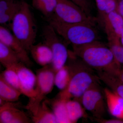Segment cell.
<instances>
[{"instance_id": "1", "label": "cell", "mask_w": 123, "mask_h": 123, "mask_svg": "<svg viewBox=\"0 0 123 123\" xmlns=\"http://www.w3.org/2000/svg\"><path fill=\"white\" fill-rule=\"evenodd\" d=\"M66 64L70 70V81L58 97L66 100L73 98L80 102L85 92L92 86L99 85L101 80L94 69L73 52L69 51Z\"/></svg>"}, {"instance_id": "2", "label": "cell", "mask_w": 123, "mask_h": 123, "mask_svg": "<svg viewBox=\"0 0 123 123\" xmlns=\"http://www.w3.org/2000/svg\"><path fill=\"white\" fill-rule=\"evenodd\" d=\"M72 47L73 53L93 69L118 76L122 65L115 59L108 45L98 40Z\"/></svg>"}, {"instance_id": "3", "label": "cell", "mask_w": 123, "mask_h": 123, "mask_svg": "<svg viewBox=\"0 0 123 123\" xmlns=\"http://www.w3.org/2000/svg\"><path fill=\"white\" fill-rule=\"evenodd\" d=\"M48 24L66 42L79 46L99 40V34L95 25L86 23H66L54 20Z\"/></svg>"}, {"instance_id": "4", "label": "cell", "mask_w": 123, "mask_h": 123, "mask_svg": "<svg viewBox=\"0 0 123 123\" xmlns=\"http://www.w3.org/2000/svg\"><path fill=\"white\" fill-rule=\"evenodd\" d=\"M11 23L12 34L29 52L35 43L37 30L30 6L25 0H22L21 7Z\"/></svg>"}, {"instance_id": "5", "label": "cell", "mask_w": 123, "mask_h": 123, "mask_svg": "<svg viewBox=\"0 0 123 123\" xmlns=\"http://www.w3.org/2000/svg\"><path fill=\"white\" fill-rule=\"evenodd\" d=\"M60 36L49 24L44 26L42 29L43 42L52 52L53 59L50 65L55 73L66 65L69 55L66 44Z\"/></svg>"}, {"instance_id": "6", "label": "cell", "mask_w": 123, "mask_h": 123, "mask_svg": "<svg viewBox=\"0 0 123 123\" xmlns=\"http://www.w3.org/2000/svg\"><path fill=\"white\" fill-rule=\"evenodd\" d=\"M52 17L54 20L66 23H86L95 25L96 18L91 17L71 0H57Z\"/></svg>"}, {"instance_id": "7", "label": "cell", "mask_w": 123, "mask_h": 123, "mask_svg": "<svg viewBox=\"0 0 123 123\" xmlns=\"http://www.w3.org/2000/svg\"><path fill=\"white\" fill-rule=\"evenodd\" d=\"M37 73L36 96L30 100L26 108L33 115L35 114L42 101L50 93L55 85V72L50 65L44 66Z\"/></svg>"}, {"instance_id": "8", "label": "cell", "mask_w": 123, "mask_h": 123, "mask_svg": "<svg viewBox=\"0 0 123 123\" xmlns=\"http://www.w3.org/2000/svg\"><path fill=\"white\" fill-rule=\"evenodd\" d=\"M99 85L92 86L86 91L80 102L86 110L90 112L94 118H102L106 114V103Z\"/></svg>"}, {"instance_id": "9", "label": "cell", "mask_w": 123, "mask_h": 123, "mask_svg": "<svg viewBox=\"0 0 123 123\" xmlns=\"http://www.w3.org/2000/svg\"><path fill=\"white\" fill-rule=\"evenodd\" d=\"M11 67H13L17 73L22 94L29 98L30 100L35 98L36 94V75L29 67L21 62Z\"/></svg>"}, {"instance_id": "10", "label": "cell", "mask_w": 123, "mask_h": 123, "mask_svg": "<svg viewBox=\"0 0 123 123\" xmlns=\"http://www.w3.org/2000/svg\"><path fill=\"white\" fill-rule=\"evenodd\" d=\"M0 42L8 46L19 57L20 61L27 67L32 66L28 52L20 41L4 26H0Z\"/></svg>"}, {"instance_id": "11", "label": "cell", "mask_w": 123, "mask_h": 123, "mask_svg": "<svg viewBox=\"0 0 123 123\" xmlns=\"http://www.w3.org/2000/svg\"><path fill=\"white\" fill-rule=\"evenodd\" d=\"M99 24L105 31L108 43L120 41L123 32V18L116 11L110 13Z\"/></svg>"}, {"instance_id": "12", "label": "cell", "mask_w": 123, "mask_h": 123, "mask_svg": "<svg viewBox=\"0 0 123 123\" xmlns=\"http://www.w3.org/2000/svg\"><path fill=\"white\" fill-rule=\"evenodd\" d=\"M13 103L0 98V123H30L29 117Z\"/></svg>"}, {"instance_id": "13", "label": "cell", "mask_w": 123, "mask_h": 123, "mask_svg": "<svg viewBox=\"0 0 123 123\" xmlns=\"http://www.w3.org/2000/svg\"><path fill=\"white\" fill-rule=\"evenodd\" d=\"M29 52L35 61L44 67L51 63L53 55L51 49L43 42L31 47Z\"/></svg>"}, {"instance_id": "14", "label": "cell", "mask_w": 123, "mask_h": 123, "mask_svg": "<svg viewBox=\"0 0 123 123\" xmlns=\"http://www.w3.org/2000/svg\"><path fill=\"white\" fill-rule=\"evenodd\" d=\"M104 92L108 111L113 116L123 120V98L107 88Z\"/></svg>"}, {"instance_id": "15", "label": "cell", "mask_w": 123, "mask_h": 123, "mask_svg": "<svg viewBox=\"0 0 123 123\" xmlns=\"http://www.w3.org/2000/svg\"><path fill=\"white\" fill-rule=\"evenodd\" d=\"M22 0H0V24L3 25L11 22L19 10Z\"/></svg>"}, {"instance_id": "16", "label": "cell", "mask_w": 123, "mask_h": 123, "mask_svg": "<svg viewBox=\"0 0 123 123\" xmlns=\"http://www.w3.org/2000/svg\"><path fill=\"white\" fill-rule=\"evenodd\" d=\"M66 104L70 123H76L82 118H87L86 109L79 101L69 99L66 101Z\"/></svg>"}, {"instance_id": "17", "label": "cell", "mask_w": 123, "mask_h": 123, "mask_svg": "<svg viewBox=\"0 0 123 123\" xmlns=\"http://www.w3.org/2000/svg\"><path fill=\"white\" fill-rule=\"evenodd\" d=\"M46 102H42L35 114L32 115L31 120L35 123H57L52 110Z\"/></svg>"}, {"instance_id": "18", "label": "cell", "mask_w": 123, "mask_h": 123, "mask_svg": "<svg viewBox=\"0 0 123 123\" xmlns=\"http://www.w3.org/2000/svg\"><path fill=\"white\" fill-rule=\"evenodd\" d=\"M97 74L101 81L123 98V83L118 77L102 71H98Z\"/></svg>"}, {"instance_id": "19", "label": "cell", "mask_w": 123, "mask_h": 123, "mask_svg": "<svg viewBox=\"0 0 123 123\" xmlns=\"http://www.w3.org/2000/svg\"><path fill=\"white\" fill-rule=\"evenodd\" d=\"M57 2V0H31L33 7L39 11L47 20L53 16Z\"/></svg>"}, {"instance_id": "20", "label": "cell", "mask_w": 123, "mask_h": 123, "mask_svg": "<svg viewBox=\"0 0 123 123\" xmlns=\"http://www.w3.org/2000/svg\"><path fill=\"white\" fill-rule=\"evenodd\" d=\"M0 62L5 68H7L21 62L11 48L0 42Z\"/></svg>"}, {"instance_id": "21", "label": "cell", "mask_w": 123, "mask_h": 123, "mask_svg": "<svg viewBox=\"0 0 123 123\" xmlns=\"http://www.w3.org/2000/svg\"><path fill=\"white\" fill-rule=\"evenodd\" d=\"M98 10L97 22L100 23L110 13L116 11L117 0H95Z\"/></svg>"}, {"instance_id": "22", "label": "cell", "mask_w": 123, "mask_h": 123, "mask_svg": "<svg viewBox=\"0 0 123 123\" xmlns=\"http://www.w3.org/2000/svg\"><path fill=\"white\" fill-rule=\"evenodd\" d=\"M21 92L7 84L0 77V98L8 102H14L18 101Z\"/></svg>"}, {"instance_id": "23", "label": "cell", "mask_w": 123, "mask_h": 123, "mask_svg": "<svg viewBox=\"0 0 123 123\" xmlns=\"http://www.w3.org/2000/svg\"><path fill=\"white\" fill-rule=\"evenodd\" d=\"M67 101L58 97L52 104V110L57 123H70L66 107Z\"/></svg>"}, {"instance_id": "24", "label": "cell", "mask_w": 123, "mask_h": 123, "mask_svg": "<svg viewBox=\"0 0 123 123\" xmlns=\"http://www.w3.org/2000/svg\"><path fill=\"white\" fill-rule=\"evenodd\" d=\"M70 78V70L66 65L55 73V85L59 89L63 91L68 85Z\"/></svg>"}, {"instance_id": "25", "label": "cell", "mask_w": 123, "mask_h": 123, "mask_svg": "<svg viewBox=\"0 0 123 123\" xmlns=\"http://www.w3.org/2000/svg\"><path fill=\"white\" fill-rule=\"evenodd\" d=\"M0 77L9 85L20 91L18 76L17 71L13 67L6 68L5 70L1 74Z\"/></svg>"}, {"instance_id": "26", "label": "cell", "mask_w": 123, "mask_h": 123, "mask_svg": "<svg viewBox=\"0 0 123 123\" xmlns=\"http://www.w3.org/2000/svg\"><path fill=\"white\" fill-rule=\"evenodd\" d=\"M108 45L117 61L121 65H123V46L120 41L108 43Z\"/></svg>"}, {"instance_id": "27", "label": "cell", "mask_w": 123, "mask_h": 123, "mask_svg": "<svg viewBox=\"0 0 123 123\" xmlns=\"http://www.w3.org/2000/svg\"><path fill=\"white\" fill-rule=\"evenodd\" d=\"M78 6L87 15L93 17L92 15V5L90 0H71Z\"/></svg>"}, {"instance_id": "28", "label": "cell", "mask_w": 123, "mask_h": 123, "mask_svg": "<svg viewBox=\"0 0 123 123\" xmlns=\"http://www.w3.org/2000/svg\"><path fill=\"white\" fill-rule=\"evenodd\" d=\"M95 121L98 123H123V120L118 118L105 119L102 118H93Z\"/></svg>"}, {"instance_id": "29", "label": "cell", "mask_w": 123, "mask_h": 123, "mask_svg": "<svg viewBox=\"0 0 123 123\" xmlns=\"http://www.w3.org/2000/svg\"><path fill=\"white\" fill-rule=\"evenodd\" d=\"M116 11L123 18V0H117Z\"/></svg>"}, {"instance_id": "30", "label": "cell", "mask_w": 123, "mask_h": 123, "mask_svg": "<svg viewBox=\"0 0 123 123\" xmlns=\"http://www.w3.org/2000/svg\"><path fill=\"white\" fill-rule=\"evenodd\" d=\"M118 77L123 83V65H122Z\"/></svg>"}, {"instance_id": "31", "label": "cell", "mask_w": 123, "mask_h": 123, "mask_svg": "<svg viewBox=\"0 0 123 123\" xmlns=\"http://www.w3.org/2000/svg\"></svg>"}]
</instances>
